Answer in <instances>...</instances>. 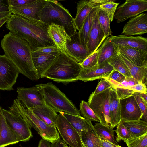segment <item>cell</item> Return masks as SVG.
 <instances>
[{
    "label": "cell",
    "mask_w": 147,
    "mask_h": 147,
    "mask_svg": "<svg viewBox=\"0 0 147 147\" xmlns=\"http://www.w3.org/2000/svg\"><path fill=\"white\" fill-rule=\"evenodd\" d=\"M39 20L49 26L53 23L63 27L70 37L78 33L74 18L67 9L56 1L46 0Z\"/></svg>",
    "instance_id": "4"
},
{
    "label": "cell",
    "mask_w": 147,
    "mask_h": 147,
    "mask_svg": "<svg viewBox=\"0 0 147 147\" xmlns=\"http://www.w3.org/2000/svg\"><path fill=\"white\" fill-rule=\"evenodd\" d=\"M110 88L95 95L91 94L87 102L100 123L109 127L110 122L109 108Z\"/></svg>",
    "instance_id": "7"
},
{
    "label": "cell",
    "mask_w": 147,
    "mask_h": 147,
    "mask_svg": "<svg viewBox=\"0 0 147 147\" xmlns=\"http://www.w3.org/2000/svg\"><path fill=\"white\" fill-rule=\"evenodd\" d=\"M82 147H86L82 141Z\"/></svg>",
    "instance_id": "59"
},
{
    "label": "cell",
    "mask_w": 147,
    "mask_h": 147,
    "mask_svg": "<svg viewBox=\"0 0 147 147\" xmlns=\"http://www.w3.org/2000/svg\"><path fill=\"white\" fill-rule=\"evenodd\" d=\"M51 147H64V141L60 138L57 141L52 143Z\"/></svg>",
    "instance_id": "53"
},
{
    "label": "cell",
    "mask_w": 147,
    "mask_h": 147,
    "mask_svg": "<svg viewBox=\"0 0 147 147\" xmlns=\"http://www.w3.org/2000/svg\"><path fill=\"white\" fill-rule=\"evenodd\" d=\"M35 0H8L9 7L23 5L34 1Z\"/></svg>",
    "instance_id": "47"
},
{
    "label": "cell",
    "mask_w": 147,
    "mask_h": 147,
    "mask_svg": "<svg viewBox=\"0 0 147 147\" xmlns=\"http://www.w3.org/2000/svg\"><path fill=\"white\" fill-rule=\"evenodd\" d=\"M97 65H99L107 60L115 53L114 45L109 37L106 38L101 45Z\"/></svg>",
    "instance_id": "31"
},
{
    "label": "cell",
    "mask_w": 147,
    "mask_h": 147,
    "mask_svg": "<svg viewBox=\"0 0 147 147\" xmlns=\"http://www.w3.org/2000/svg\"><path fill=\"white\" fill-rule=\"evenodd\" d=\"M124 141L128 147H147V133Z\"/></svg>",
    "instance_id": "38"
},
{
    "label": "cell",
    "mask_w": 147,
    "mask_h": 147,
    "mask_svg": "<svg viewBox=\"0 0 147 147\" xmlns=\"http://www.w3.org/2000/svg\"><path fill=\"white\" fill-rule=\"evenodd\" d=\"M121 119L129 120H140L142 112L134 96L120 99Z\"/></svg>",
    "instance_id": "18"
},
{
    "label": "cell",
    "mask_w": 147,
    "mask_h": 147,
    "mask_svg": "<svg viewBox=\"0 0 147 147\" xmlns=\"http://www.w3.org/2000/svg\"><path fill=\"white\" fill-rule=\"evenodd\" d=\"M106 38L98 22L97 11L89 35L87 45L91 54L99 48Z\"/></svg>",
    "instance_id": "21"
},
{
    "label": "cell",
    "mask_w": 147,
    "mask_h": 147,
    "mask_svg": "<svg viewBox=\"0 0 147 147\" xmlns=\"http://www.w3.org/2000/svg\"><path fill=\"white\" fill-rule=\"evenodd\" d=\"M1 46L4 55L14 63L20 73L32 80H38L33 62L32 51L27 42L9 32L3 36Z\"/></svg>",
    "instance_id": "2"
},
{
    "label": "cell",
    "mask_w": 147,
    "mask_h": 147,
    "mask_svg": "<svg viewBox=\"0 0 147 147\" xmlns=\"http://www.w3.org/2000/svg\"><path fill=\"white\" fill-rule=\"evenodd\" d=\"M35 51L49 53H56L60 52L55 45L40 47Z\"/></svg>",
    "instance_id": "48"
},
{
    "label": "cell",
    "mask_w": 147,
    "mask_h": 147,
    "mask_svg": "<svg viewBox=\"0 0 147 147\" xmlns=\"http://www.w3.org/2000/svg\"><path fill=\"white\" fill-rule=\"evenodd\" d=\"M46 0H35L31 3L16 7H9L11 13L22 18H29L38 20Z\"/></svg>",
    "instance_id": "14"
},
{
    "label": "cell",
    "mask_w": 147,
    "mask_h": 147,
    "mask_svg": "<svg viewBox=\"0 0 147 147\" xmlns=\"http://www.w3.org/2000/svg\"><path fill=\"white\" fill-rule=\"evenodd\" d=\"M99 138L100 145L102 147H122L119 145H115L106 140L102 139L100 138Z\"/></svg>",
    "instance_id": "49"
},
{
    "label": "cell",
    "mask_w": 147,
    "mask_h": 147,
    "mask_svg": "<svg viewBox=\"0 0 147 147\" xmlns=\"http://www.w3.org/2000/svg\"><path fill=\"white\" fill-rule=\"evenodd\" d=\"M9 108V110L2 109L8 125L12 131L23 139V141H28L33 136L30 127L17 112Z\"/></svg>",
    "instance_id": "8"
},
{
    "label": "cell",
    "mask_w": 147,
    "mask_h": 147,
    "mask_svg": "<svg viewBox=\"0 0 147 147\" xmlns=\"http://www.w3.org/2000/svg\"><path fill=\"white\" fill-rule=\"evenodd\" d=\"M98 8V7H97L92 10L85 19L82 27L78 32L80 42L86 47L89 35Z\"/></svg>",
    "instance_id": "28"
},
{
    "label": "cell",
    "mask_w": 147,
    "mask_h": 147,
    "mask_svg": "<svg viewBox=\"0 0 147 147\" xmlns=\"http://www.w3.org/2000/svg\"><path fill=\"white\" fill-rule=\"evenodd\" d=\"M140 98L146 103H147V94L137 92Z\"/></svg>",
    "instance_id": "55"
},
{
    "label": "cell",
    "mask_w": 147,
    "mask_h": 147,
    "mask_svg": "<svg viewBox=\"0 0 147 147\" xmlns=\"http://www.w3.org/2000/svg\"><path fill=\"white\" fill-rule=\"evenodd\" d=\"M10 17L11 16L7 17L0 20V28L5 22H6Z\"/></svg>",
    "instance_id": "56"
},
{
    "label": "cell",
    "mask_w": 147,
    "mask_h": 147,
    "mask_svg": "<svg viewBox=\"0 0 147 147\" xmlns=\"http://www.w3.org/2000/svg\"><path fill=\"white\" fill-rule=\"evenodd\" d=\"M56 127L63 141L70 147H82L80 135L62 113L58 115Z\"/></svg>",
    "instance_id": "11"
},
{
    "label": "cell",
    "mask_w": 147,
    "mask_h": 147,
    "mask_svg": "<svg viewBox=\"0 0 147 147\" xmlns=\"http://www.w3.org/2000/svg\"><path fill=\"white\" fill-rule=\"evenodd\" d=\"M80 64L68 56L60 53L57 59L41 78H46L58 83L67 84L78 80L82 69Z\"/></svg>",
    "instance_id": "3"
},
{
    "label": "cell",
    "mask_w": 147,
    "mask_h": 147,
    "mask_svg": "<svg viewBox=\"0 0 147 147\" xmlns=\"http://www.w3.org/2000/svg\"><path fill=\"white\" fill-rule=\"evenodd\" d=\"M121 122L128 130L132 138L140 136L147 133V122L142 120L121 119Z\"/></svg>",
    "instance_id": "29"
},
{
    "label": "cell",
    "mask_w": 147,
    "mask_h": 147,
    "mask_svg": "<svg viewBox=\"0 0 147 147\" xmlns=\"http://www.w3.org/2000/svg\"><path fill=\"white\" fill-rule=\"evenodd\" d=\"M12 14L10 11L0 12V20L8 16H11Z\"/></svg>",
    "instance_id": "54"
},
{
    "label": "cell",
    "mask_w": 147,
    "mask_h": 147,
    "mask_svg": "<svg viewBox=\"0 0 147 147\" xmlns=\"http://www.w3.org/2000/svg\"><path fill=\"white\" fill-rule=\"evenodd\" d=\"M126 77L121 73L113 69L108 77L106 78L112 79L121 83L125 79Z\"/></svg>",
    "instance_id": "44"
},
{
    "label": "cell",
    "mask_w": 147,
    "mask_h": 147,
    "mask_svg": "<svg viewBox=\"0 0 147 147\" xmlns=\"http://www.w3.org/2000/svg\"><path fill=\"white\" fill-rule=\"evenodd\" d=\"M70 37L71 40L66 45L67 55L81 64L91 54L87 48L80 42L78 33Z\"/></svg>",
    "instance_id": "20"
},
{
    "label": "cell",
    "mask_w": 147,
    "mask_h": 147,
    "mask_svg": "<svg viewBox=\"0 0 147 147\" xmlns=\"http://www.w3.org/2000/svg\"><path fill=\"white\" fill-rule=\"evenodd\" d=\"M117 52L127 65L132 77L146 86L147 66H136L121 55Z\"/></svg>",
    "instance_id": "30"
},
{
    "label": "cell",
    "mask_w": 147,
    "mask_h": 147,
    "mask_svg": "<svg viewBox=\"0 0 147 147\" xmlns=\"http://www.w3.org/2000/svg\"><path fill=\"white\" fill-rule=\"evenodd\" d=\"M79 111L84 118L91 121L100 122L99 119L90 107L87 102L84 100L81 101Z\"/></svg>",
    "instance_id": "36"
},
{
    "label": "cell",
    "mask_w": 147,
    "mask_h": 147,
    "mask_svg": "<svg viewBox=\"0 0 147 147\" xmlns=\"http://www.w3.org/2000/svg\"><path fill=\"white\" fill-rule=\"evenodd\" d=\"M116 51L135 65L147 66V51L134 48L114 45Z\"/></svg>",
    "instance_id": "19"
},
{
    "label": "cell",
    "mask_w": 147,
    "mask_h": 147,
    "mask_svg": "<svg viewBox=\"0 0 147 147\" xmlns=\"http://www.w3.org/2000/svg\"><path fill=\"white\" fill-rule=\"evenodd\" d=\"M94 127L100 138L106 140L115 145H118L114 138L115 130L110 127L103 125L100 122L96 123Z\"/></svg>",
    "instance_id": "34"
},
{
    "label": "cell",
    "mask_w": 147,
    "mask_h": 147,
    "mask_svg": "<svg viewBox=\"0 0 147 147\" xmlns=\"http://www.w3.org/2000/svg\"><path fill=\"white\" fill-rule=\"evenodd\" d=\"M119 4L114 1L110 2L100 5L98 7L107 13L110 21L112 22L114 19L115 12Z\"/></svg>",
    "instance_id": "40"
},
{
    "label": "cell",
    "mask_w": 147,
    "mask_h": 147,
    "mask_svg": "<svg viewBox=\"0 0 147 147\" xmlns=\"http://www.w3.org/2000/svg\"><path fill=\"white\" fill-rule=\"evenodd\" d=\"M127 88L132 90L135 92H137L147 94L146 86L140 82L137 84Z\"/></svg>",
    "instance_id": "46"
},
{
    "label": "cell",
    "mask_w": 147,
    "mask_h": 147,
    "mask_svg": "<svg viewBox=\"0 0 147 147\" xmlns=\"http://www.w3.org/2000/svg\"><path fill=\"white\" fill-rule=\"evenodd\" d=\"M62 113L77 132L80 137L82 131H87L86 119L81 116Z\"/></svg>",
    "instance_id": "33"
},
{
    "label": "cell",
    "mask_w": 147,
    "mask_h": 147,
    "mask_svg": "<svg viewBox=\"0 0 147 147\" xmlns=\"http://www.w3.org/2000/svg\"><path fill=\"white\" fill-rule=\"evenodd\" d=\"M25 119L30 127L34 129L42 139L54 143L60 138L55 127H50L36 115L32 111L17 98L14 100L11 107Z\"/></svg>",
    "instance_id": "5"
},
{
    "label": "cell",
    "mask_w": 147,
    "mask_h": 147,
    "mask_svg": "<svg viewBox=\"0 0 147 147\" xmlns=\"http://www.w3.org/2000/svg\"><path fill=\"white\" fill-rule=\"evenodd\" d=\"M92 3L98 6L108 2L115 1L114 0H89Z\"/></svg>",
    "instance_id": "51"
},
{
    "label": "cell",
    "mask_w": 147,
    "mask_h": 147,
    "mask_svg": "<svg viewBox=\"0 0 147 147\" xmlns=\"http://www.w3.org/2000/svg\"><path fill=\"white\" fill-rule=\"evenodd\" d=\"M60 52L49 53L34 51H32L33 63L38 79L57 59Z\"/></svg>",
    "instance_id": "16"
},
{
    "label": "cell",
    "mask_w": 147,
    "mask_h": 147,
    "mask_svg": "<svg viewBox=\"0 0 147 147\" xmlns=\"http://www.w3.org/2000/svg\"><path fill=\"white\" fill-rule=\"evenodd\" d=\"M138 82V81L132 77H126L125 79L122 83H119L117 87L121 86L128 88L137 84Z\"/></svg>",
    "instance_id": "45"
},
{
    "label": "cell",
    "mask_w": 147,
    "mask_h": 147,
    "mask_svg": "<svg viewBox=\"0 0 147 147\" xmlns=\"http://www.w3.org/2000/svg\"><path fill=\"white\" fill-rule=\"evenodd\" d=\"M98 7L89 0H82L77 3V13L74 21L77 30L79 31L89 13L94 8Z\"/></svg>",
    "instance_id": "26"
},
{
    "label": "cell",
    "mask_w": 147,
    "mask_h": 147,
    "mask_svg": "<svg viewBox=\"0 0 147 147\" xmlns=\"http://www.w3.org/2000/svg\"><path fill=\"white\" fill-rule=\"evenodd\" d=\"M48 33L59 51L67 55L66 45L71 39L64 27L53 23L49 26Z\"/></svg>",
    "instance_id": "15"
},
{
    "label": "cell",
    "mask_w": 147,
    "mask_h": 147,
    "mask_svg": "<svg viewBox=\"0 0 147 147\" xmlns=\"http://www.w3.org/2000/svg\"><path fill=\"white\" fill-rule=\"evenodd\" d=\"M87 130L82 132L80 138L86 147H102L99 137L91 121L86 119Z\"/></svg>",
    "instance_id": "27"
},
{
    "label": "cell",
    "mask_w": 147,
    "mask_h": 147,
    "mask_svg": "<svg viewBox=\"0 0 147 147\" xmlns=\"http://www.w3.org/2000/svg\"><path fill=\"white\" fill-rule=\"evenodd\" d=\"M116 126V129L115 131L117 134L115 140L117 143L121 140L124 141L132 138L128 130L121 121Z\"/></svg>",
    "instance_id": "37"
},
{
    "label": "cell",
    "mask_w": 147,
    "mask_h": 147,
    "mask_svg": "<svg viewBox=\"0 0 147 147\" xmlns=\"http://www.w3.org/2000/svg\"><path fill=\"white\" fill-rule=\"evenodd\" d=\"M100 48L89 55L80 65L82 68L88 69L97 65Z\"/></svg>",
    "instance_id": "39"
},
{
    "label": "cell",
    "mask_w": 147,
    "mask_h": 147,
    "mask_svg": "<svg viewBox=\"0 0 147 147\" xmlns=\"http://www.w3.org/2000/svg\"><path fill=\"white\" fill-rule=\"evenodd\" d=\"M2 111V109L1 107H0V121H1V113Z\"/></svg>",
    "instance_id": "57"
},
{
    "label": "cell",
    "mask_w": 147,
    "mask_h": 147,
    "mask_svg": "<svg viewBox=\"0 0 147 147\" xmlns=\"http://www.w3.org/2000/svg\"><path fill=\"white\" fill-rule=\"evenodd\" d=\"M19 71L14 63L4 55H0V90L10 91L16 82Z\"/></svg>",
    "instance_id": "9"
},
{
    "label": "cell",
    "mask_w": 147,
    "mask_h": 147,
    "mask_svg": "<svg viewBox=\"0 0 147 147\" xmlns=\"http://www.w3.org/2000/svg\"><path fill=\"white\" fill-rule=\"evenodd\" d=\"M114 45L134 48L143 51H147V38L140 36H133L123 34L110 37Z\"/></svg>",
    "instance_id": "22"
},
{
    "label": "cell",
    "mask_w": 147,
    "mask_h": 147,
    "mask_svg": "<svg viewBox=\"0 0 147 147\" xmlns=\"http://www.w3.org/2000/svg\"><path fill=\"white\" fill-rule=\"evenodd\" d=\"M98 15L99 23L107 38L112 34L109 18L107 13L98 7Z\"/></svg>",
    "instance_id": "35"
},
{
    "label": "cell",
    "mask_w": 147,
    "mask_h": 147,
    "mask_svg": "<svg viewBox=\"0 0 147 147\" xmlns=\"http://www.w3.org/2000/svg\"><path fill=\"white\" fill-rule=\"evenodd\" d=\"M64 147H69L66 144L64 141Z\"/></svg>",
    "instance_id": "58"
},
{
    "label": "cell",
    "mask_w": 147,
    "mask_h": 147,
    "mask_svg": "<svg viewBox=\"0 0 147 147\" xmlns=\"http://www.w3.org/2000/svg\"><path fill=\"white\" fill-rule=\"evenodd\" d=\"M5 26L14 35L27 42L32 51L55 45L48 33L49 26L40 20L12 14Z\"/></svg>",
    "instance_id": "1"
},
{
    "label": "cell",
    "mask_w": 147,
    "mask_h": 147,
    "mask_svg": "<svg viewBox=\"0 0 147 147\" xmlns=\"http://www.w3.org/2000/svg\"><path fill=\"white\" fill-rule=\"evenodd\" d=\"M46 103L57 112L81 116L79 110L56 86L51 82L40 84Z\"/></svg>",
    "instance_id": "6"
},
{
    "label": "cell",
    "mask_w": 147,
    "mask_h": 147,
    "mask_svg": "<svg viewBox=\"0 0 147 147\" xmlns=\"http://www.w3.org/2000/svg\"><path fill=\"white\" fill-rule=\"evenodd\" d=\"M20 141H23V139L9 127L2 109L0 125V147H5Z\"/></svg>",
    "instance_id": "23"
},
{
    "label": "cell",
    "mask_w": 147,
    "mask_h": 147,
    "mask_svg": "<svg viewBox=\"0 0 147 147\" xmlns=\"http://www.w3.org/2000/svg\"><path fill=\"white\" fill-rule=\"evenodd\" d=\"M147 32V14L131 18L123 26L122 34L127 36L142 35Z\"/></svg>",
    "instance_id": "17"
},
{
    "label": "cell",
    "mask_w": 147,
    "mask_h": 147,
    "mask_svg": "<svg viewBox=\"0 0 147 147\" xmlns=\"http://www.w3.org/2000/svg\"><path fill=\"white\" fill-rule=\"evenodd\" d=\"M116 89L111 88L109 98V113L110 117V127L113 129L121 121V106Z\"/></svg>",
    "instance_id": "24"
},
{
    "label": "cell",
    "mask_w": 147,
    "mask_h": 147,
    "mask_svg": "<svg viewBox=\"0 0 147 147\" xmlns=\"http://www.w3.org/2000/svg\"><path fill=\"white\" fill-rule=\"evenodd\" d=\"M10 11L7 0H0V12Z\"/></svg>",
    "instance_id": "50"
},
{
    "label": "cell",
    "mask_w": 147,
    "mask_h": 147,
    "mask_svg": "<svg viewBox=\"0 0 147 147\" xmlns=\"http://www.w3.org/2000/svg\"><path fill=\"white\" fill-rule=\"evenodd\" d=\"M33 113L47 125L55 127L58 115L56 111L46 103L44 105L30 109Z\"/></svg>",
    "instance_id": "25"
},
{
    "label": "cell",
    "mask_w": 147,
    "mask_h": 147,
    "mask_svg": "<svg viewBox=\"0 0 147 147\" xmlns=\"http://www.w3.org/2000/svg\"><path fill=\"white\" fill-rule=\"evenodd\" d=\"M132 95L134 97L142 113L140 120L147 122V103L140 98L137 92H135Z\"/></svg>",
    "instance_id": "41"
},
{
    "label": "cell",
    "mask_w": 147,
    "mask_h": 147,
    "mask_svg": "<svg viewBox=\"0 0 147 147\" xmlns=\"http://www.w3.org/2000/svg\"><path fill=\"white\" fill-rule=\"evenodd\" d=\"M117 96L119 99H122L132 95L135 92L128 88L121 86L115 88Z\"/></svg>",
    "instance_id": "43"
},
{
    "label": "cell",
    "mask_w": 147,
    "mask_h": 147,
    "mask_svg": "<svg viewBox=\"0 0 147 147\" xmlns=\"http://www.w3.org/2000/svg\"><path fill=\"white\" fill-rule=\"evenodd\" d=\"M111 88H113L111 84L106 79L102 78L97 85L95 90L91 94L93 95L96 94Z\"/></svg>",
    "instance_id": "42"
},
{
    "label": "cell",
    "mask_w": 147,
    "mask_h": 147,
    "mask_svg": "<svg viewBox=\"0 0 147 147\" xmlns=\"http://www.w3.org/2000/svg\"><path fill=\"white\" fill-rule=\"evenodd\" d=\"M114 18L119 23L147 10V1L126 0L117 9Z\"/></svg>",
    "instance_id": "10"
},
{
    "label": "cell",
    "mask_w": 147,
    "mask_h": 147,
    "mask_svg": "<svg viewBox=\"0 0 147 147\" xmlns=\"http://www.w3.org/2000/svg\"><path fill=\"white\" fill-rule=\"evenodd\" d=\"M16 91L17 99L29 109L42 106L46 104L40 84L28 88L18 87Z\"/></svg>",
    "instance_id": "12"
},
{
    "label": "cell",
    "mask_w": 147,
    "mask_h": 147,
    "mask_svg": "<svg viewBox=\"0 0 147 147\" xmlns=\"http://www.w3.org/2000/svg\"><path fill=\"white\" fill-rule=\"evenodd\" d=\"M113 68L107 62L105 61L90 68H82L78 78L84 82L107 78Z\"/></svg>",
    "instance_id": "13"
},
{
    "label": "cell",
    "mask_w": 147,
    "mask_h": 147,
    "mask_svg": "<svg viewBox=\"0 0 147 147\" xmlns=\"http://www.w3.org/2000/svg\"><path fill=\"white\" fill-rule=\"evenodd\" d=\"M107 61L114 69L125 77H132L127 65L116 51L113 56L107 60Z\"/></svg>",
    "instance_id": "32"
},
{
    "label": "cell",
    "mask_w": 147,
    "mask_h": 147,
    "mask_svg": "<svg viewBox=\"0 0 147 147\" xmlns=\"http://www.w3.org/2000/svg\"><path fill=\"white\" fill-rule=\"evenodd\" d=\"M38 147H51V144L49 142L42 139L39 142Z\"/></svg>",
    "instance_id": "52"
}]
</instances>
